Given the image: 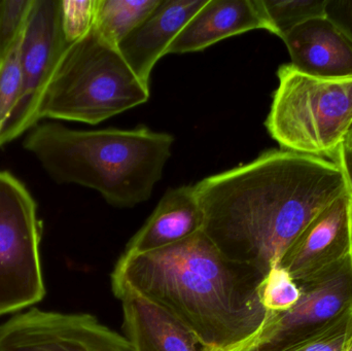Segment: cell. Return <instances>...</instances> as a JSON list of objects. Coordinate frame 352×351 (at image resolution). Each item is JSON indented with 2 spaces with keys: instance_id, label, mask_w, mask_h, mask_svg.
Masks as SVG:
<instances>
[{
  "instance_id": "6da1fadb",
  "label": "cell",
  "mask_w": 352,
  "mask_h": 351,
  "mask_svg": "<svg viewBox=\"0 0 352 351\" xmlns=\"http://www.w3.org/2000/svg\"><path fill=\"white\" fill-rule=\"evenodd\" d=\"M203 232L231 261L266 276L304 229L347 193L340 167L320 157L267 150L195 185Z\"/></svg>"
},
{
  "instance_id": "7a4b0ae2",
  "label": "cell",
  "mask_w": 352,
  "mask_h": 351,
  "mask_svg": "<svg viewBox=\"0 0 352 351\" xmlns=\"http://www.w3.org/2000/svg\"><path fill=\"white\" fill-rule=\"evenodd\" d=\"M226 258L203 231L170 247L122 256L111 284H126L184 324L210 351H239L266 321L264 280Z\"/></svg>"
},
{
  "instance_id": "3957f363",
  "label": "cell",
  "mask_w": 352,
  "mask_h": 351,
  "mask_svg": "<svg viewBox=\"0 0 352 351\" xmlns=\"http://www.w3.org/2000/svg\"><path fill=\"white\" fill-rule=\"evenodd\" d=\"M175 137L135 129L85 131L61 124H38L23 146L58 183L95 190L115 207H133L150 199L171 156Z\"/></svg>"
},
{
  "instance_id": "277c9868",
  "label": "cell",
  "mask_w": 352,
  "mask_h": 351,
  "mask_svg": "<svg viewBox=\"0 0 352 351\" xmlns=\"http://www.w3.org/2000/svg\"><path fill=\"white\" fill-rule=\"evenodd\" d=\"M150 98V86L93 25L60 58L38 109L43 119L97 125Z\"/></svg>"
},
{
  "instance_id": "5b68a950",
  "label": "cell",
  "mask_w": 352,
  "mask_h": 351,
  "mask_svg": "<svg viewBox=\"0 0 352 351\" xmlns=\"http://www.w3.org/2000/svg\"><path fill=\"white\" fill-rule=\"evenodd\" d=\"M267 130L281 148L334 159L352 129V78L307 76L291 63L277 71Z\"/></svg>"
},
{
  "instance_id": "8992f818",
  "label": "cell",
  "mask_w": 352,
  "mask_h": 351,
  "mask_svg": "<svg viewBox=\"0 0 352 351\" xmlns=\"http://www.w3.org/2000/svg\"><path fill=\"white\" fill-rule=\"evenodd\" d=\"M41 222L26 185L0 170V315L43 300Z\"/></svg>"
},
{
  "instance_id": "52a82bcc",
  "label": "cell",
  "mask_w": 352,
  "mask_h": 351,
  "mask_svg": "<svg viewBox=\"0 0 352 351\" xmlns=\"http://www.w3.org/2000/svg\"><path fill=\"white\" fill-rule=\"evenodd\" d=\"M297 284L301 293L297 303L283 313H268L261 331L241 350H287L351 308L352 253L318 275Z\"/></svg>"
},
{
  "instance_id": "ba28073f",
  "label": "cell",
  "mask_w": 352,
  "mask_h": 351,
  "mask_svg": "<svg viewBox=\"0 0 352 351\" xmlns=\"http://www.w3.org/2000/svg\"><path fill=\"white\" fill-rule=\"evenodd\" d=\"M61 24V0H34L22 43V92L0 133V148L38 125V109L50 78L68 47Z\"/></svg>"
},
{
  "instance_id": "9c48e42d",
  "label": "cell",
  "mask_w": 352,
  "mask_h": 351,
  "mask_svg": "<svg viewBox=\"0 0 352 351\" xmlns=\"http://www.w3.org/2000/svg\"><path fill=\"white\" fill-rule=\"evenodd\" d=\"M0 351H135L127 338L86 313L31 309L0 326Z\"/></svg>"
},
{
  "instance_id": "30bf717a",
  "label": "cell",
  "mask_w": 352,
  "mask_h": 351,
  "mask_svg": "<svg viewBox=\"0 0 352 351\" xmlns=\"http://www.w3.org/2000/svg\"><path fill=\"white\" fill-rule=\"evenodd\" d=\"M352 253V199L349 192L322 210L289 245L278 265L296 282L332 267Z\"/></svg>"
},
{
  "instance_id": "8fae6325",
  "label": "cell",
  "mask_w": 352,
  "mask_h": 351,
  "mask_svg": "<svg viewBox=\"0 0 352 351\" xmlns=\"http://www.w3.org/2000/svg\"><path fill=\"white\" fill-rule=\"evenodd\" d=\"M123 306L124 327L135 351H210L160 305L126 284H111Z\"/></svg>"
},
{
  "instance_id": "7c38bea8",
  "label": "cell",
  "mask_w": 352,
  "mask_h": 351,
  "mask_svg": "<svg viewBox=\"0 0 352 351\" xmlns=\"http://www.w3.org/2000/svg\"><path fill=\"white\" fill-rule=\"evenodd\" d=\"M208 0H161L159 5L118 45L134 73L150 86L157 62L167 55L169 45L188 21Z\"/></svg>"
},
{
  "instance_id": "4fadbf2b",
  "label": "cell",
  "mask_w": 352,
  "mask_h": 351,
  "mask_svg": "<svg viewBox=\"0 0 352 351\" xmlns=\"http://www.w3.org/2000/svg\"><path fill=\"white\" fill-rule=\"evenodd\" d=\"M256 29L273 33L263 0H208L175 37L167 54L203 51L228 37Z\"/></svg>"
},
{
  "instance_id": "5bb4252c",
  "label": "cell",
  "mask_w": 352,
  "mask_h": 351,
  "mask_svg": "<svg viewBox=\"0 0 352 351\" xmlns=\"http://www.w3.org/2000/svg\"><path fill=\"white\" fill-rule=\"evenodd\" d=\"M283 41L299 71L316 78H352V43L326 16L299 25Z\"/></svg>"
},
{
  "instance_id": "9a60e30c",
  "label": "cell",
  "mask_w": 352,
  "mask_h": 351,
  "mask_svg": "<svg viewBox=\"0 0 352 351\" xmlns=\"http://www.w3.org/2000/svg\"><path fill=\"white\" fill-rule=\"evenodd\" d=\"M203 226L204 216L195 185L169 189L129 241L123 256L142 255L170 247L203 231Z\"/></svg>"
},
{
  "instance_id": "2e32d148",
  "label": "cell",
  "mask_w": 352,
  "mask_h": 351,
  "mask_svg": "<svg viewBox=\"0 0 352 351\" xmlns=\"http://www.w3.org/2000/svg\"><path fill=\"white\" fill-rule=\"evenodd\" d=\"M161 0H96L94 27L111 45L118 47Z\"/></svg>"
},
{
  "instance_id": "e0dca14e",
  "label": "cell",
  "mask_w": 352,
  "mask_h": 351,
  "mask_svg": "<svg viewBox=\"0 0 352 351\" xmlns=\"http://www.w3.org/2000/svg\"><path fill=\"white\" fill-rule=\"evenodd\" d=\"M273 34L281 39L294 28L314 18L324 16L327 0H263Z\"/></svg>"
},
{
  "instance_id": "ac0fdd59",
  "label": "cell",
  "mask_w": 352,
  "mask_h": 351,
  "mask_svg": "<svg viewBox=\"0 0 352 351\" xmlns=\"http://www.w3.org/2000/svg\"><path fill=\"white\" fill-rule=\"evenodd\" d=\"M300 288L287 270L277 264L258 286L261 303L268 313L289 310L300 298Z\"/></svg>"
},
{
  "instance_id": "d6986e66",
  "label": "cell",
  "mask_w": 352,
  "mask_h": 351,
  "mask_svg": "<svg viewBox=\"0 0 352 351\" xmlns=\"http://www.w3.org/2000/svg\"><path fill=\"white\" fill-rule=\"evenodd\" d=\"M22 38L23 34L12 51L0 62V133L14 113L22 92Z\"/></svg>"
},
{
  "instance_id": "ffe728a7",
  "label": "cell",
  "mask_w": 352,
  "mask_h": 351,
  "mask_svg": "<svg viewBox=\"0 0 352 351\" xmlns=\"http://www.w3.org/2000/svg\"><path fill=\"white\" fill-rule=\"evenodd\" d=\"M352 344V306L303 341L283 351H349Z\"/></svg>"
},
{
  "instance_id": "44dd1931",
  "label": "cell",
  "mask_w": 352,
  "mask_h": 351,
  "mask_svg": "<svg viewBox=\"0 0 352 351\" xmlns=\"http://www.w3.org/2000/svg\"><path fill=\"white\" fill-rule=\"evenodd\" d=\"M34 0H0V62L24 32Z\"/></svg>"
},
{
  "instance_id": "7402d4cb",
  "label": "cell",
  "mask_w": 352,
  "mask_h": 351,
  "mask_svg": "<svg viewBox=\"0 0 352 351\" xmlns=\"http://www.w3.org/2000/svg\"><path fill=\"white\" fill-rule=\"evenodd\" d=\"M96 0H61V24L68 45L84 37L94 25Z\"/></svg>"
},
{
  "instance_id": "603a6c76",
  "label": "cell",
  "mask_w": 352,
  "mask_h": 351,
  "mask_svg": "<svg viewBox=\"0 0 352 351\" xmlns=\"http://www.w3.org/2000/svg\"><path fill=\"white\" fill-rule=\"evenodd\" d=\"M324 16L352 43V0H327Z\"/></svg>"
},
{
  "instance_id": "cb8c5ba5",
  "label": "cell",
  "mask_w": 352,
  "mask_h": 351,
  "mask_svg": "<svg viewBox=\"0 0 352 351\" xmlns=\"http://www.w3.org/2000/svg\"><path fill=\"white\" fill-rule=\"evenodd\" d=\"M332 161L340 167L346 183L347 191L352 199V146L344 142Z\"/></svg>"
},
{
  "instance_id": "d4e9b609",
  "label": "cell",
  "mask_w": 352,
  "mask_h": 351,
  "mask_svg": "<svg viewBox=\"0 0 352 351\" xmlns=\"http://www.w3.org/2000/svg\"><path fill=\"white\" fill-rule=\"evenodd\" d=\"M345 142H347V144H351V146H352V129L351 133H349V137H347L346 141Z\"/></svg>"
},
{
  "instance_id": "484cf974",
  "label": "cell",
  "mask_w": 352,
  "mask_h": 351,
  "mask_svg": "<svg viewBox=\"0 0 352 351\" xmlns=\"http://www.w3.org/2000/svg\"><path fill=\"white\" fill-rule=\"evenodd\" d=\"M240 351H258V350H256V348H248V350H243Z\"/></svg>"
},
{
  "instance_id": "4316f807",
  "label": "cell",
  "mask_w": 352,
  "mask_h": 351,
  "mask_svg": "<svg viewBox=\"0 0 352 351\" xmlns=\"http://www.w3.org/2000/svg\"><path fill=\"white\" fill-rule=\"evenodd\" d=\"M349 351H352V344H351V348H349Z\"/></svg>"
}]
</instances>
